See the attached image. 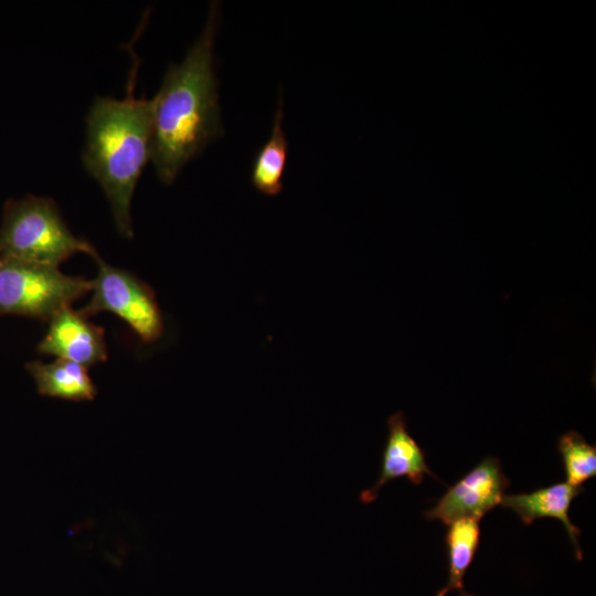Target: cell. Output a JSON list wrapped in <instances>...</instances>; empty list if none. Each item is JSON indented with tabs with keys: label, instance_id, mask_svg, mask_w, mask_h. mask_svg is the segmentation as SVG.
<instances>
[{
	"label": "cell",
	"instance_id": "277c9868",
	"mask_svg": "<svg viewBox=\"0 0 596 596\" xmlns=\"http://www.w3.org/2000/svg\"><path fill=\"white\" fill-rule=\"evenodd\" d=\"M92 290V280L63 274L58 267L1 258L0 315L50 321Z\"/></svg>",
	"mask_w": 596,
	"mask_h": 596
},
{
	"label": "cell",
	"instance_id": "8fae6325",
	"mask_svg": "<svg viewBox=\"0 0 596 596\" xmlns=\"http://www.w3.org/2000/svg\"><path fill=\"white\" fill-rule=\"evenodd\" d=\"M283 100L280 98L269 138L256 153L252 167L253 187L268 196H275L283 190V177L289 145L283 129Z\"/></svg>",
	"mask_w": 596,
	"mask_h": 596
},
{
	"label": "cell",
	"instance_id": "7a4b0ae2",
	"mask_svg": "<svg viewBox=\"0 0 596 596\" xmlns=\"http://www.w3.org/2000/svg\"><path fill=\"white\" fill-rule=\"evenodd\" d=\"M138 64L123 99L96 96L86 116L83 164L102 187L119 234L134 235L131 201L152 153V102L134 95Z\"/></svg>",
	"mask_w": 596,
	"mask_h": 596
},
{
	"label": "cell",
	"instance_id": "5bb4252c",
	"mask_svg": "<svg viewBox=\"0 0 596 596\" xmlns=\"http://www.w3.org/2000/svg\"><path fill=\"white\" fill-rule=\"evenodd\" d=\"M0 267H1V258H0Z\"/></svg>",
	"mask_w": 596,
	"mask_h": 596
},
{
	"label": "cell",
	"instance_id": "ba28073f",
	"mask_svg": "<svg viewBox=\"0 0 596 596\" xmlns=\"http://www.w3.org/2000/svg\"><path fill=\"white\" fill-rule=\"evenodd\" d=\"M387 430L379 480L360 493L362 503L374 501L380 490L397 478L405 477L414 485H421L425 475L437 479L426 464L423 449L408 433L406 417L402 412L389 417Z\"/></svg>",
	"mask_w": 596,
	"mask_h": 596
},
{
	"label": "cell",
	"instance_id": "3957f363",
	"mask_svg": "<svg viewBox=\"0 0 596 596\" xmlns=\"http://www.w3.org/2000/svg\"><path fill=\"white\" fill-rule=\"evenodd\" d=\"M76 253L93 256L97 252L71 232L52 199L29 194L7 202L0 258L58 267Z\"/></svg>",
	"mask_w": 596,
	"mask_h": 596
},
{
	"label": "cell",
	"instance_id": "5b68a950",
	"mask_svg": "<svg viewBox=\"0 0 596 596\" xmlns=\"http://www.w3.org/2000/svg\"><path fill=\"white\" fill-rule=\"evenodd\" d=\"M97 276L92 280L93 296L78 311L86 318L110 311L125 320L143 342L158 340L163 319L153 290L130 273L108 265L95 253Z\"/></svg>",
	"mask_w": 596,
	"mask_h": 596
},
{
	"label": "cell",
	"instance_id": "4fadbf2b",
	"mask_svg": "<svg viewBox=\"0 0 596 596\" xmlns=\"http://www.w3.org/2000/svg\"><path fill=\"white\" fill-rule=\"evenodd\" d=\"M557 447L568 485L581 487L596 475V447L588 444L581 434L574 430L563 434Z\"/></svg>",
	"mask_w": 596,
	"mask_h": 596
},
{
	"label": "cell",
	"instance_id": "7c38bea8",
	"mask_svg": "<svg viewBox=\"0 0 596 596\" xmlns=\"http://www.w3.org/2000/svg\"><path fill=\"white\" fill-rule=\"evenodd\" d=\"M480 539L479 521L460 519L449 524L446 533L448 551V579L437 596H446L457 590L461 596H471L464 589V576L478 550Z\"/></svg>",
	"mask_w": 596,
	"mask_h": 596
},
{
	"label": "cell",
	"instance_id": "30bf717a",
	"mask_svg": "<svg viewBox=\"0 0 596 596\" xmlns=\"http://www.w3.org/2000/svg\"><path fill=\"white\" fill-rule=\"evenodd\" d=\"M26 370L42 395L72 401H91L96 396L87 368L76 362L58 358L51 363L33 361Z\"/></svg>",
	"mask_w": 596,
	"mask_h": 596
},
{
	"label": "cell",
	"instance_id": "9c48e42d",
	"mask_svg": "<svg viewBox=\"0 0 596 596\" xmlns=\"http://www.w3.org/2000/svg\"><path fill=\"white\" fill-rule=\"evenodd\" d=\"M583 490L582 487H573L564 481L530 493L504 494L500 504L518 514L524 524H531L541 518L560 520L574 545L576 556L581 558V530L571 522L568 510L573 499Z\"/></svg>",
	"mask_w": 596,
	"mask_h": 596
},
{
	"label": "cell",
	"instance_id": "8992f818",
	"mask_svg": "<svg viewBox=\"0 0 596 596\" xmlns=\"http://www.w3.org/2000/svg\"><path fill=\"white\" fill-rule=\"evenodd\" d=\"M508 486L509 479L503 473L499 460L487 457L449 487L424 515L428 520H439L448 525L460 519L470 518L479 521L500 504Z\"/></svg>",
	"mask_w": 596,
	"mask_h": 596
},
{
	"label": "cell",
	"instance_id": "52a82bcc",
	"mask_svg": "<svg viewBox=\"0 0 596 596\" xmlns=\"http://www.w3.org/2000/svg\"><path fill=\"white\" fill-rule=\"evenodd\" d=\"M49 323L47 332L38 345L40 353L86 368L107 359L104 329L88 321L79 311L66 307L54 315Z\"/></svg>",
	"mask_w": 596,
	"mask_h": 596
},
{
	"label": "cell",
	"instance_id": "6da1fadb",
	"mask_svg": "<svg viewBox=\"0 0 596 596\" xmlns=\"http://www.w3.org/2000/svg\"><path fill=\"white\" fill-rule=\"evenodd\" d=\"M219 18L220 7L212 2L201 35L182 62L169 66L151 98V161L164 184L223 134L213 56Z\"/></svg>",
	"mask_w": 596,
	"mask_h": 596
}]
</instances>
